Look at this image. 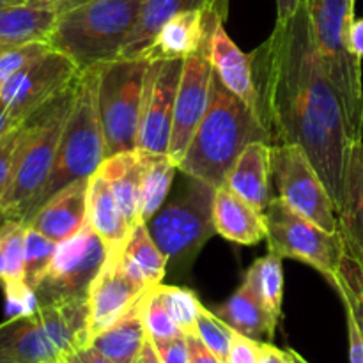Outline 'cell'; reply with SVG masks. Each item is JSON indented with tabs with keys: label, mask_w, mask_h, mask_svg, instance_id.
<instances>
[{
	"label": "cell",
	"mask_w": 363,
	"mask_h": 363,
	"mask_svg": "<svg viewBox=\"0 0 363 363\" xmlns=\"http://www.w3.org/2000/svg\"><path fill=\"white\" fill-rule=\"evenodd\" d=\"M250 57L259 113L272 144L303 149L339 216L357 144L319 53L307 0L291 20L277 23Z\"/></svg>",
	"instance_id": "1"
},
{
	"label": "cell",
	"mask_w": 363,
	"mask_h": 363,
	"mask_svg": "<svg viewBox=\"0 0 363 363\" xmlns=\"http://www.w3.org/2000/svg\"><path fill=\"white\" fill-rule=\"evenodd\" d=\"M257 140L272 144L259 113L234 96L215 74L208 112L177 169L218 190L245 147Z\"/></svg>",
	"instance_id": "2"
},
{
	"label": "cell",
	"mask_w": 363,
	"mask_h": 363,
	"mask_svg": "<svg viewBox=\"0 0 363 363\" xmlns=\"http://www.w3.org/2000/svg\"><path fill=\"white\" fill-rule=\"evenodd\" d=\"M80 77L21 124L16 165L9 190L0 206V220L14 218L23 223L28 222L32 208L52 174L57 149L73 108Z\"/></svg>",
	"instance_id": "3"
},
{
	"label": "cell",
	"mask_w": 363,
	"mask_h": 363,
	"mask_svg": "<svg viewBox=\"0 0 363 363\" xmlns=\"http://www.w3.org/2000/svg\"><path fill=\"white\" fill-rule=\"evenodd\" d=\"M144 0H89L59 13L48 43L80 71L121 59Z\"/></svg>",
	"instance_id": "4"
},
{
	"label": "cell",
	"mask_w": 363,
	"mask_h": 363,
	"mask_svg": "<svg viewBox=\"0 0 363 363\" xmlns=\"http://www.w3.org/2000/svg\"><path fill=\"white\" fill-rule=\"evenodd\" d=\"M89 300L43 305L0 323V362L60 363L91 342Z\"/></svg>",
	"instance_id": "5"
},
{
	"label": "cell",
	"mask_w": 363,
	"mask_h": 363,
	"mask_svg": "<svg viewBox=\"0 0 363 363\" xmlns=\"http://www.w3.org/2000/svg\"><path fill=\"white\" fill-rule=\"evenodd\" d=\"M315 43L354 144L363 142L362 59L351 46L354 0H307Z\"/></svg>",
	"instance_id": "6"
},
{
	"label": "cell",
	"mask_w": 363,
	"mask_h": 363,
	"mask_svg": "<svg viewBox=\"0 0 363 363\" xmlns=\"http://www.w3.org/2000/svg\"><path fill=\"white\" fill-rule=\"evenodd\" d=\"M98 78L99 67L82 71L73 108L57 149L52 174L45 190L35 201L28 220L60 190L77 181L91 179L105 160V137L98 108Z\"/></svg>",
	"instance_id": "7"
},
{
	"label": "cell",
	"mask_w": 363,
	"mask_h": 363,
	"mask_svg": "<svg viewBox=\"0 0 363 363\" xmlns=\"http://www.w3.org/2000/svg\"><path fill=\"white\" fill-rule=\"evenodd\" d=\"M186 183L177 195L145 222L149 234L167 257V272H188L209 240L216 234L213 222L216 188L184 176Z\"/></svg>",
	"instance_id": "8"
},
{
	"label": "cell",
	"mask_w": 363,
	"mask_h": 363,
	"mask_svg": "<svg viewBox=\"0 0 363 363\" xmlns=\"http://www.w3.org/2000/svg\"><path fill=\"white\" fill-rule=\"evenodd\" d=\"M147 59H117L99 66L98 108L105 158L135 151L138 144Z\"/></svg>",
	"instance_id": "9"
},
{
	"label": "cell",
	"mask_w": 363,
	"mask_h": 363,
	"mask_svg": "<svg viewBox=\"0 0 363 363\" xmlns=\"http://www.w3.org/2000/svg\"><path fill=\"white\" fill-rule=\"evenodd\" d=\"M264 220L268 252L282 259L303 262L321 273L330 286H337L340 264L346 255L340 233H326L294 211L279 195L269 201Z\"/></svg>",
	"instance_id": "10"
},
{
	"label": "cell",
	"mask_w": 363,
	"mask_h": 363,
	"mask_svg": "<svg viewBox=\"0 0 363 363\" xmlns=\"http://www.w3.org/2000/svg\"><path fill=\"white\" fill-rule=\"evenodd\" d=\"M106 257L108 247L85 222L77 234L57 245L48 272L35 287L39 307L89 300V291Z\"/></svg>",
	"instance_id": "11"
},
{
	"label": "cell",
	"mask_w": 363,
	"mask_h": 363,
	"mask_svg": "<svg viewBox=\"0 0 363 363\" xmlns=\"http://www.w3.org/2000/svg\"><path fill=\"white\" fill-rule=\"evenodd\" d=\"M272 177L279 197L326 233H339V216L328 190L303 149L272 144Z\"/></svg>",
	"instance_id": "12"
},
{
	"label": "cell",
	"mask_w": 363,
	"mask_h": 363,
	"mask_svg": "<svg viewBox=\"0 0 363 363\" xmlns=\"http://www.w3.org/2000/svg\"><path fill=\"white\" fill-rule=\"evenodd\" d=\"M80 73L69 57L50 48L0 87V103L21 124L69 87Z\"/></svg>",
	"instance_id": "13"
},
{
	"label": "cell",
	"mask_w": 363,
	"mask_h": 363,
	"mask_svg": "<svg viewBox=\"0 0 363 363\" xmlns=\"http://www.w3.org/2000/svg\"><path fill=\"white\" fill-rule=\"evenodd\" d=\"M183 69L184 59L149 60L138 128V151L169 155L174 106Z\"/></svg>",
	"instance_id": "14"
},
{
	"label": "cell",
	"mask_w": 363,
	"mask_h": 363,
	"mask_svg": "<svg viewBox=\"0 0 363 363\" xmlns=\"http://www.w3.org/2000/svg\"><path fill=\"white\" fill-rule=\"evenodd\" d=\"M213 77H215V69L206 52H199L184 59L169 144V156L177 165L183 160L199 124L202 123L208 112L209 101H211Z\"/></svg>",
	"instance_id": "15"
},
{
	"label": "cell",
	"mask_w": 363,
	"mask_h": 363,
	"mask_svg": "<svg viewBox=\"0 0 363 363\" xmlns=\"http://www.w3.org/2000/svg\"><path fill=\"white\" fill-rule=\"evenodd\" d=\"M121 252L123 248L108 250V257L89 291L91 339L96 333L103 332L112 326L117 319L123 318L149 291L147 287L140 286L128 275L121 262Z\"/></svg>",
	"instance_id": "16"
},
{
	"label": "cell",
	"mask_w": 363,
	"mask_h": 363,
	"mask_svg": "<svg viewBox=\"0 0 363 363\" xmlns=\"http://www.w3.org/2000/svg\"><path fill=\"white\" fill-rule=\"evenodd\" d=\"M227 7H229V2L222 4L213 11L206 55L222 84L245 105L259 113V94L255 87L254 71H252V57L241 52L227 34L225 25H223L227 18Z\"/></svg>",
	"instance_id": "17"
},
{
	"label": "cell",
	"mask_w": 363,
	"mask_h": 363,
	"mask_svg": "<svg viewBox=\"0 0 363 363\" xmlns=\"http://www.w3.org/2000/svg\"><path fill=\"white\" fill-rule=\"evenodd\" d=\"M225 2L229 0H216L206 9L183 11L170 18L142 53V59H188L195 53L206 52L213 11Z\"/></svg>",
	"instance_id": "18"
},
{
	"label": "cell",
	"mask_w": 363,
	"mask_h": 363,
	"mask_svg": "<svg viewBox=\"0 0 363 363\" xmlns=\"http://www.w3.org/2000/svg\"><path fill=\"white\" fill-rule=\"evenodd\" d=\"M89 181H77L53 195L34 213L27 225L57 245L77 234L87 222Z\"/></svg>",
	"instance_id": "19"
},
{
	"label": "cell",
	"mask_w": 363,
	"mask_h": 363,
	"mask_svg": "<svg viewBox=\"0 0 363 363\" xmlns=\"http://www.w3.org/2000/svg\"><path fill=\"white\" fill-rule=\"evenodd\" d=\"M272 181V144L257 140L245 147L227 174L223 186L240 195L257 211L264 213L273 199Z\"/></svg>",
	"instance_id": "20"
},
{
	"label": "cell",
	"mask_w": 363,
	"mask_h": 363,
	"mask_svg": "<svg viewBox=\"0 0 363 363\" xmlns=\"http://www.w3.org/2000/svg\"><path fill=\"white\" fill-rule=\"evenodd\" d=\"M213 222L216 234L238 245H257L266 240L264 213L222 186L215 194Z\"/></svg>",
	"instance_id": "21"
},
{
	"label": "cell",
	"mask_w": 363,
	"mask_h": 363,
	"mask_svg": "<svg viewBox=\"0 0 363 363\" xmlns=\"http://www.w3.org/2000/svg\"><path fill=\"white\" fill-rule=\"evenodd\" d=\"M145 294L123 318L103 332L96 333L89 342L113 363H137L147 342L149 337L144 323Z\"/></svg>",
	"instance_id": "22"
},
{
	"label": "cell",
	"mask_w": 363,
	"mask_h": 363,
	"mask_svg": "<svg viewBox=\"0 0 363 363\" xmlns=\"http://www.w3.org/2000/svg\"><path fill=\"white\" fill-rule=\"evenodd\" d=\"M87 223L105 241L108 250L124 248L131 233L130 223L113 195L112 186L99 172L89 181Z\"/></svg>",
	"instance_id": "23"
},
{
	"label": "cell",
	"mask_w": 363,
	"mask_h": 363,
	"mask_svg": "<svg viewBox=\"0 0 363 363\" xmlns=\"http://www.w3.org/2000/svg\"><path fill=\"white\" fill-rule=\"evenodd\" d=\"M59 13L55 7L23 2L0 7V48L48 41Z\"/></svg>",
	"instance_id": "24"
},
{
	"label": "cell",
	"mask_w": 363,
	"mask_h": 363,
	"mask_svg": "<svg viewBox=\"0 0 363 363\" xmlns=\"http://www.w3.org/2000/svg\"><path fill=\"white\" fill-rule=\"evenodd\" d=\"M215 314L236 333L259 342H262V339L272 340L279 326V321L269 314L247 284H241L225 303L216 307Z\"/></svg>",
	"instance_id": "25"
},
{
	"label": "cell",
	"mask_w": 363,
	"mask_h": 363,
	"mask_svg": "<svg viewBox=\"0 0 363 363\" xmlns=\"http://www.w3.org/2000/svg\"><path fill=\"white\" fill-rule=\"evenodd\" d=\"M98 172L108 181L113 195L133 229L140 218V181H142V155L138 149L124 151L103 160Z\"/></svg>",
	"instance_id": "26"
},
{
	"label": "cell",
	"mask_w": 363,
	"mask_h": 363,
	"mask_svg": "<svg viewBox=\"0 0 363 363\" xmlns=\"http://www.w3.org/2000/svg\"><path fill=\"white\" fill-rule=\"evenodd\" d=\"M339 233L347 257L363 261V142L354 145L351 155L346 202L339 215Z\"/></svg>",
	"instance_id": "27"
},
{
	"label": "cell",
	"mask_w": 363,
	"mask_h": 363,
	"mask_svg": "<svg viewBox=\"0 0 363 363\" xmlns=\"http://www.w3.org/2000/svg\"><path fill=\"white\" fill-rule=\"evenodd\" d=\"M216 0H144L137 27L128 39L121 59H140L160 28L172 16L190 9H206Z\"/></svg>",
	"instance_id": "28"
},
{
	"label": "cell",
	"mask_w": 363,
	"mask_h": 363,
	"mask_svg": "<svg viewBox=\"0 0 363 363\" xmlns=\"http://www.w3.org/2000/svg\"><path fill=\"white\" fill-rule=\"evenodd\" d=\"M142 181H140V218L151 220L167 202L174 176L179 169L169 155H149L142 152Z\"/></svg>",
	"instance_id": "29"
},
{
	"label": "cell",
	"mask_w": 363,
	"mask_h": 363,
	"mask_svg": "<svg viewBox=\"0 0 363 363\" xmlns=\"http://www.w3.org/2000/svg\"><path fill=\"white\" fill-rule=\"evenodd\" d=\"M243 284H247L255 296L262 301L269 314L280 323L284 305V266L282 257L268 252L259 257L245 273Z\"/></svg>",
	"instance_id": "30"
},
{
	"label": "cell",
	"mask_w": 363,
	"mask_h": 363,
	"mask_svg": "<svg viewBox=\"0 0 363 363\" xmlns=\"http://www.w3.org/2000/svg\"><path fill=\"white\" fill-rule=\"evenodd\" d=\"M123 252L144 273L149 286L156 287L163 284V279L167 275V257L155 243L144 222L137 223L131 229Z\"/></svg>",
	"instance_id": "31"
},
{
	"label": "cell",
	"mask_w": 363,
	"mask_h": 363,
	"mask_svg": "<svg viewBox=\"0 0 363 363\" xmlns=\"http://www.w3.org/2000/svg\"><path fill=\"white\" fill-rule=\"evenodd\" d=\"M25 234L27 223L21 220H0V248L6 262V277L2 282L25 280Z\"/></svg>",
	"instance_id": "32"
},
{
	"label": "cell",
	"mask_w": 363,
	"mask_h": 363,
	"mask_svg": "<svg viewBox=\"0 0 363 363\" xmlns=\"http://www.w3.org/2000/svg\"><path fill=\"white\" fill-rule=\"evenodd\" d=\"M158 291L162 294V300L165 303L167 311H169L170 318L177 325V328L184 335L195 333L199 314H201L204 305L195 296L194 291L181 286H167V284H160Z\"/></svg>",
	"instance_id": "33"
},
{
	"label": "cell",
	"mask_w": 363,
	"mask_h": 363,
	"mask_svg": "<svg viewBox=\"0 0 363 363\" xmlns=\"http://www.w3.org/2000/svg\"><path fill=\"white\" fill-rule=\"evenodd\" d=\"M57 243L45 234L27 225L25 234V282L35 289L45 279L55 255Z\"/></svg>",
	"instance_id": "34"
},
{
	"label": "cell",
	"mask_w": 363,
	"mask_h": 363,
	"mask_svg": "<svg viewBox=\"0 0 363 363\" xmlns=\"http://www.w3.org/2000/svg\"><path fill=\"white\" fill-rule=\"evenodd\" d=\"M144 323L145 330H147V337L152 342H160V340H169L177 335H183L174 319L170 318L169 311H167L165 303L162 300L158 286L152 287L145 294L144 303Z\"/></svg>",
	"instance_id": "35"
},
{
	"label": "cell",
	"mask_w": 363,
	"mask_h": 363,
	"mask_svg": "<svg viewBox=\"0 0 363 363\" xmlns=\"http://www.w3.org/2000/svg\"><path fill=\"white\" fill-rule=\"evenodd\" d=\"M195 335L204 342V346L208 347V350H211L220 360L225 363L227 357H229L230 344H233L234 330L230 328V326H227L215 312L202 307L197 319Z\"/></svg>",
	"instance_id": "36"
},
{
	"label": "cell",
	"mask_w": 363,
	"mask_h": 363,
	"mask_svg": "<svg viewBox=\"0 0 363 363\" xmlns=\"http://www.w3.org/2000/svg\"><path fill=\"white\" fill-rule=\"evenodd\" d=\"M52 48L48 41H32L23 43V45L9 46V48L0 52V87L9 80L11 77L23 69L25 66L43 55Z\"/></svg>",
	"instance_id": "37"
},
{
	"label": "cell",
	"mask_w": 363,
	"mask_h": 363,
	"mask_svg": "<svg viewBox=\"0 0 363 363\" xmlns=\"http://www.w3.org/2000/svg\"><path fill=\"white\" fill-rule=\"evenodd\" d=\"M6 300V315L7 319L28 315L39 308L38 294L25 280H14V282L0 284Z\"/></svg>",
	"instance_id": "38"
},
{
	"label": "cell",
	"mask_w": 363,
	"mask_h": 363,
	"mask_svg": "<svg viewBox=\"0 0 363 363\" xmlns=\"http://www.w3.org/2000/svg\"><path fill=\"white\" fill-rule=\"evenodd\" d=\"M21 124L14 128L13 131H9L0 140V206H2L4 197H6L7 190L11 186V181H13L18 145H20L21 140Z\"/></svg>",
	"instance_id": "39"
},
{
	"label": "cell",
	"mask_w": 363,
	"mask_h": 363,
	"mask_svg": "<svg viewBox=\"0 0 363 363\" xmlns=\"http://www.w3.org/2000/svg\"><path fill=\"white\" fill-rule=\"evenodd\" d=\"M259 357H261V342L234 332L225 363H259Z\"/></svg>",
	"instance_id": "40"
},
{
	"label": "cell",
	"mask_w": 363,
	"mask_h": 363,
	"mask_svg": "<svg viewBox=\"0 0 363 363\" xmlns=\"http://www.w3.org/2000/svg\"><path fill=\"white\" fill-rule=\"evenodd\" d=\"M152 342V340H151ZM156 347L162 363H190V353H188L186 335H177L169 340H160L152 342Z\"/></svg>",
	"instance_id": "41"
},
{
	"label": "cell",
	"mask_w": 363,
	"mask_h": 363,
	"mask_svg": "<svg viewBox=\"0 0 363 363\" xmlns=\"http://www.w3.org/2000/svg\"><path fill=\"white\" fill-rule=\"evenodd\" d=\"M333 289L337 291L339 298L342 300L344 307H347L351 312H353L354 319H357V323H358V328H360V332L363 335V298L357 293V291L351 289V287L347 286V284L344 282L340 277H339V280H337V286L333 287Z\"/></svg>",
	"instance_id": "42"
},
{
	"label": "cell",
	"mask_w": 363,
	"mask_h": 363,
	"mask_svg": "<svg viewBox=\"0 0 363 363\" xmlns=\"http://www.w3.org/2000/svg\"><path fill=\"white\" fill-rule=\"evenodd\" d=\"M344 311H346L347 342H350V363H363V335L353 312L347 307H344Z\"/></svg>",
	"instance_id": "43"
},
{
	"label": "cell",
	"mask_w": 363,
	"mask_h": 363,
	"mask_svg": "<svg viewBox=\"0 0 363 363\" xmlns=\"http://www.w3.org/2000/svg\"><path fill=\"white\" fill-rule=\"evenodd\" d=\"M339 277L363 298V261H357V259L344 255Z\"/></svg>",
	"instance_id": "44"
},
{
	"label": "cell",
	"mask_w": 363,
	"mask_h": 363,
	"mask_svg": "<svg viewBox=\"0 0 363 363\" xmlns=\"http://www.w3.org/2000/svg\"><path fill=\"white\" fill-rule=\"evenodd\" d=\"M186 342L188 353H190V363H223L211 350L204 346V342L195 333L186 335Z\"/></svg>",
	"instance_id": "45"
},
{
	"label": "cell",
	"mask_w": 363,
	"mask_h": 363,
	"mask_svg": "<svg viewBox=\"0 0 363 363\" xmlns=\"http://www.w3.org/2000/svg\"><path fill=\"white\" fill-rule=\"evenodd\" d=\"M259 363H294L291 351H282L269 342H261V357Z\"/></svg>",
	"instance_id": "46"
},
{
	"label": "cell",
	"mask_w": 363,
	"mask_h": 363,
	"mask_svg": "<svg viewBox=\"0 0 363 363\" xmlns=\"http://www.w3.org/2000/svg\"><path fill=\"white\" fill-rule=\"evenodd\" d=\"M305 0H277V23H286L298 13Z\"/></svg>",
	"instance_id": "47"
},
{
	"label": "cell",
	"mask_w": 363,
	"mask_h": 363,
	"mask_svg": "<svg viewBox=\"0 0 363 363\" xmlns=\"http://www.w3.org/2000/svg\"><path fill=\"white\" fill-rule=\"evenodd\" d=\"M73 354L80 363H113L112 360H108L105 354L99 353L94 346H91V344L80 347V350L74 351Z\"/></svg>",
	"instance_id": "48"
},
{
	"label": "cell",
	"mask_w": 363,
	"mask_h": 363,
	"mask_svg": "<svg viewBox=\"0 0 363 363\" xmlns=\"http://www.w3.org/2000/svg\"><path fill=\"white\" fill-rule=\"evenodd\" d=\"M351 46L354 53L363 60V18H357L351 28Z\"/></svg>",
	"instance_id": "49"
},
{
	"label": "cell",
	"mask_w": 363,
	"mask_h": 363,
	"mask_svg": "<svg viewBox=\"0 0 363 363\" xmlns=\"http://www.w3.org/2000/svg\"><path fill=\"white\" fill-rule=\"evenodd\" d=\"M16 126H20V124L13 119V116L9 113V110H7L6 106L0 103V140H2V138L6 137L9 131H13Z\"/></svg>",
	"instance_id": "50"
},
{
	"label": "cell",
	"mask_w": 363,
	"mask_h": 363,
	"mask_svg": "<svg viewBox=\"0 0 363 363\" xmlns=\"http://www.w3.org/2000/svg\"><path fill=\"white\" fill-rule=\"evenodd\" d=\"M137 363H162V360H160V357H158V353H156L155 344H152L149 339H147V342H145L144 350H142V353H140V357H138Z\"/></svg>",
	"instance_id": "51"
},
{
	"label": "cell",
	"mask_w": 363,
	"mask_h": 363,
	"mask_svg": "<svg viewBox=\"0 0 363 363\" xmlns=\"http://www.w3.org/2000/svg\"><path fill=\"white\" fill-rule=\"evenodd\" d=\"M85 2H89V0H64V2H60L59 6H57V13H62V11H67L71 9V7H77Z\"/></svg>",
	"instance_id": "52"
},
{
	"label": "cell",
	"mask_w": 363,
	"mask_h": 363,
	"mask_svg": "<svg viewBox=\"0 0 363 363\" xmlns=\"http://www.w3.org/2000/svg\"><path fill=\"white\" fill-rule=\"evenodd\" d=\"M28 2L43 4V6H52V7H55V9H57V6H59L60 2H64V0H28Z\"/></svg>",
	"instance_id": "53"
},
{
	"label": "cell",
	"mask_w": 363,
	"mask_h": 363,
	"mask_svg": "<svg viewBox=\"0 0 363 363\" xmlns=\"http://www.w3.org/2000/svg\"><path fill=\"white\" fill-rule=\"evenodd\" d=\"M4 277H6V262H4V254L0 248V282L4 280Z\"/></svg>",
	"instance_id": "54"
},
{
	"label": "cell",
	"mask_w": 363,
	"mask_h": 363,
	"mask_svg": "<svg viewBox=\"0 0 363 363\" xmlns=\"http://www.w3.org/2000/svg\"><path fill=\"white\" fill-rule=\"evenodd\" d=\"M23 2H28V0H0V7L14 6V4H23Z\"/></svg>",
	"instance_id": "55"
},
{
	"label": "cell",
	"mask_w": 363,
	"mask_h": 363,
	"mask_svg": "<svg viewBox=\"0 0 363 363\" xmlns=\"http://www.w3.org/2000/svg\"><path fill=\"white\" fill-rule=\"evenodd\" d=\"M289 351H291V354H293V362L294 363H308L303 357H301L300 353H296V351H293V350H289Z\"/></svg>",
	"instance_id": "56"
},
{
	"label": "cell",
	"mask_w": 363,
	"mask_h": 363,
	"mask_svg": "<svg viewBox=\"0 0 363 363\" xmlns=\"http://www.w3.org/2000/svg\"><path fill=\"white\" fill-rule=\"evenodd\" d=\"M60 363H80V362H78V360H77V358H74V354H73V353H71V354H67V357H66V358H64V360H62V362H60Z\"/></svg>",
	"instance_id": "57"
},
{
	"label": "cell",
	"mask_w": 363,
	"mask_h": 363,
	"mask_svg": "<svg viewBox=\"0 0 363 363\" xmlns=\"http://www.w3.org/2000/svg\"><path fill=\"white\" fill-rule=\"evenodd\" d=\"M0 363H11V362H0Z\"/></svg>",
	"instance_id": "58"
},
{
	"label": "cell",
	"mask_w": 363,
	"mask_h": 363,
	"mask_svg": "<svg viewBox=\"0 0 363 363\" xmlns=\"http://www.w3.org/2000/svg\"><path fill=\"white\" fill-rule=\"evenodd\" d=\"M2 50H6V48H0V52H2Z\"/></svg>",
	"instance_id": "59"
}]
</instances>
